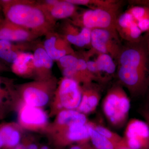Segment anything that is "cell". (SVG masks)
<instances>
[{
    "label": "cell",
    "mask_w": 149,
    "mask_h": 149,
    "mask_svg": "<svg viewBox=\"0 0 149 149\" xmlns=\"http://www.w3.org/2000/svg\"><path fill=\"white\" fill-rule=\"evenodd\" d=\"M117 74L131 94H143L149 85V52L148 45L140 41L121 48L117 58Z\"/></svg>",
    "instance_id": "cell-1"
},
{
    "label": "cell",
    "mask_w": 149,
    "mask_h": 149,
    "mask_svg": "<svg viewBox=\"0 0 149 149\" xmlns=\"http://www.w3.org/2000/svg\"><path fill=\"white\" fill-rule=\"evenodd\" d=\"M4 19L29 29L38 37L55 30L56 22L40 2L30 0H0Z\"/></svg>",
    "instance_id": "cell-2"
},
{
    "label": "cell",
    "mask_w": 149,
    "mask_h": 149,
    "mask_svg": "<svg viewBox=\"0 0 149 149\" xmlns=\"http://www.w3.org/2000/svg\"><path fill=\"white\" fill-rule=\"evenodd\" d=\"M119 8H98L77 13L70 22L75 26L91 29L108 30L118 37L116 28L118 11Z\"/></svg>",
    "instance_id": "cell-3"
},
{
    "label": "cell",
    "mask_w": 149,
    "mask_h": 149,
    "mask_svg": "<svg viewBox=\"0 0 149 149\" xmlns=\"http://www.w3.org/2000/svg\"><path fill=\"white\" fill-rule=\"evenodd\" d=\"M104 113L110 123L116 127L122 126L128 118L130 101L120 86H115L108 92L102 104Z\"/></svg>",
    "instance_id": "cell-4"
},
{
    "label": "cell",
    "mask_w": 149,
    "mask_h": 149,
    "mask_svg": "<svg viewBox=\"0 0 149 149\" xmlns=\"http://www.w3.org/2000/svg\"><path fill=\"white\" fill-rule=\"evenodd\" d=\"M56 81L51 77L27 83L19 88L24 104L41 108L49 102L50 95L54 89Z\"/></svg>",
    "instance_id": "cell-5"
},
{
    "label": "cell",
    "mask_w": 149,
    "mask_h": 149,
    "mask_svg": "<svg viewBox=\"0 0 149 149\" xmlns=\"http://www.w3.org/2000/svg\"><path fill=\"white\" fill-rule=\"evenodd\" d=\"M82 90L75 80L63 77L56 90L58 106L63 109L76 110L81 102Z\"/></svg>",
    "instance_id": "cell-6"
},
{
    "label": "cell",
    "mask_w": 149,
    "mask_h": 149,
    "mask_svg": "<svg viewBox=\"0 0 149 149\" xmlns=\"http://www.w3.org/2000/svg\"><path fill=\"white\" fill-rule=\"evenodd\" d=\"M124 141L132 149H149V128L146 123L132 119L127 124Z\"/></svg>",
    "instance_id": "cell-7"
},
{
    "label": "cell",
    "mask_w": 149,
    "mask_h": 149,
    "mask_svg": "<svg viewBox=\"0 0 149 149\" xmlns=\"http://www.w3.org/2000/svg\"><path fill=\"white\" fill-rule=\"evenodd\" d=\"M118 37L108 30L94 29L91 30V46L100 53L107 54L117 59L121 48L116 42Z\"/></svg>",
    "instance_id": "cell-8"
},
{
    "label": "cell",
    "mask_w": 149,
    "mask_h": 149,
    "mask_svg": "<svg viewBox=\"0 0 149 149\" xmlns=\"http://www.w3.org/2000/svg\"><path fill=\"white\" fill-rule=\"evenodd\" d=\"M45 36L42 45L46 52L54 61H58L67 55L75 54L71 45L55 30Z\"/></svg>",
    "instance_id": "cell-9"
},
{
    "label": "cell",
    "mask_w": 149,
    "mask_h": 149,
    "mask_svg": "<svg viewBox=\"0 0 149 149\" xmlns=\"http://www.w3.org/2000/svg\"><path fill=\"white\" fill-rule=\"evenodd\" d=\"M39 37L29 29L13 24L4 19H0V40L13 42H32Z\"/></svg>",
    "instance_id": "cell-10"
},
{
    "label": "cell",
    "mask_w": 149,
    "mask_h": 149,
    "mask_svg": "<svg viewBox=\"0 0 149 149\" xmlns=\"http://www.w3.org/2000/svg\"><path fill=\"white\" fill-rule=\"evenodd\" d=\"M118 34L129 43H136L141 40L142 32L137 20L128 10L118 15L116 22Z\"/></svg>",
    "instance_id": "cell-11"
},
{
    "label": "cell",
    "mask_w": 149,
    "mask_h": 149,
    "mask_svg": "<svg viewBox=\"0 0 149 149\" xmlns=\"http://www.w3.org/2000/svg\"><path fill=\"white\" fill-rule=\"evenodd\" d=\"M89 122L87 124L75 123L61 130L62 136L57 140L56 143L62 146L73 143H84L90 141Z\"/></svg>",
    "instance_id": "cell-12"
},
{
    "label": "cell",
    "mask_w": 149,
    "mask_h": 149,
    "mask_svg": "<svg viewBox=\"0 0 149 149\" xmlns=\"http://www.w3.org/2000/svg\"><path fill=\"white\" fill-rule=\"evenodd\" d=\"M60 34L70 44L79 47L91 46V30L81 28L80 30L70 21H65L61 25Z\"/></svg>",
    "instance_id": "cell-13"
},
{
    "label": "cell",
    "mask_w": 149,
    "mask_h": 149,
    "mask_svg": "<svg viewBox=\"0 0 149 149\" xmlns=\"http://www.w3.org/2000/svg\"><path fill=\"white\" fill-rule=\"evenodd\" d=\"M19 118L22 125L29 128H40L47 122V114L41 108L25 104L19 110Z\"/></svg>",
    "instance_id": "cell-14"
},
{
    "label": "cell",
    "mask_w": 149,
    "mask_h": 149,
    "mask_svg": "<svg viewBox=\"0 0 149 149\" xmlns=\"http://www.w3.org/2000/svg\"><path fill=\"white\" fill-rule=\"evenodd\" d=\"M33 54L35 74L39 77L38 80H44L52 77L51 73L54 61L47 53L42 45H37Z\"/></svg>",
    "instance_id": "cell-15"
},
{
    "label": "cell",
    "mask_w": 149,
    "mask_h": 149,
    "mask_svg": "<svg viewBox=\"0 0 149 149\" xmlns=\"http://www.w3.org/2000/svg\"><path fill=\"white\" fill-rule=\"evenodd\" d=\"M11 69L14 73L22 77L35 74L33 54L26 51L21 52L11 64Z\"/></svg>",
    "instance_id": "cell-16"
},
{
    "label": "cell",
    "mask_w": 149,
    "mask_h": 149,
    "mask_svg": "<svg viewBox=\"0 0 149 149\" xmlns=\"http://www.w3.org/2000/svg\"><path fill=\"white\" fill-rule=\"evenodd\" d=\"M28 45V42L15 44L7 40H0V59L12 64L21 52L27 50Z\"/></svg>",
    "instance_id": "cell-17"
},
{
    "label": "cell",
    "mask_w": 149,
    "mask_h": 149,
    "mask_svg": "<svg viewBox=\"0 0 149 149\" xmlns=\"http://www.w3.org/2000/svg\"><path fill=\"white\" fill-rule=\"evenodd\" d=\"M43 6L56 22L59 19L72 18L77 13L76 6L67 0H58L57 2L53 5Z\"/></svg>",
    "instance_id": "cell-18"
},
{
    "label": "cell",
    "mask_w": 149,
    "mask_h": 149,
    "mask_svg": "<svg viewBox=\"0 0 149 149\" xmlns=\"http://www.w3.org/2000/svg\"><path fill=\"white\" fill-rule=\"evenodd\" d=\"M0 133L3 140V149H13L21 142L20 131L15 123L0 124Z\"/></svg>",
    "instance_id": "cell-19"
},
{
    "label": "cell",
    "mask_w": 149,
    "mask_h": 149,
    "mask_svg": "<svg viewBox=\"0 0 149 149\" xmlns=\"http://www.w3.org/2000/svg\"><path fill=\"white\" fill-rule=\"evenodd\" d=\"M100 97L97 91L88 88L82 91L81 102L76 110L84 114L95 111L98 104Z\"/></svg>",
    "instance_id": "cell-20"
},
{
    "label": "cell",
    "mask_w": 149,
    "mask_h": 149,
    "mask_svg": "<svg viewBox=\"0 0 149 149\" xmlns=\"http://www.w3.org/2000/svg\"><path fill=\"white\" fill-rule=\"evenodd\" d=\"M57 123L61 130L75 123L86 124L88 123L85 114L76 110L63 109L59 113Z\"/></svg>",
    "instance_id": "cell-21"
},
{
    "label": "cell",
    "mask_w": 149,
    "mask_h": 149,
    "mask_svg": "<svg viewBox=\"0 0 149 149\" xmlns=\"http://www.w3.org/2000/svg\"><path fill=\"white\" fill-rule=\"evenodd\" d=\"M15 92L11 82L0 77V116L8 109L12 103Z\"/></svg>",
    "instance_id": "cell-22"
},
{
    "label": "cell",
    "mask_w": 149,
    "mask_h": 149,
    "mask_svg": "<svg viewBox=\"0 0 149 149\" xmlns=\"http://www.w3.org/2000/svg\"><path fill=\"white\" fill-rule=\"evenodd\" d=\"M90 141L96 149H117L120 143H116L107 139L98 133L90 125L89 123Z\"/></svg>",
    "instance_id": "cell-23"
},
{
    "label": "cell",
    "mask_w": 149,
    "mask_h": 149,
    "mask_svg": "<svg viewBox=\"0 0 149 149\" xmlns=\"http://www.w3.org/2000/svg\"><path fill=\"white\" fill-rule=\"evenodd\" d=\"M75 6H85L91 9L98 8H119L118 2L113 0H67Z\"/></svg>",
    "instance_id": "cell-24"
},
{
    "label": "cell",
    "mask_w": 149,
    "mask_h": 149,
    "mask_svg": "<svg viewBox=\"0 0 149 149\" xmlns=\"http://www.w3.org/2000/svg\"><path fill=\"white\" fill-rule=\"evenodd\" d=\"M95 62L100 72L111 74L115 72L116 65L113 58L107 54L98 53Z\"/></svg>",
    "instance_id": "cell-25"
},
{
    "label": "cell",
    "mask_w": 149,
    "mask_h": 149,
    "mask_svg": "<svg viewBox=\"0 0 149 149\" xmlns=\"http://www.w3.org/2000/svg\"><path fill=\"white\" fill-rule=\"evenodd\" d=\"M90 125L98 133L102 136L116 143H120L123 141V138L120 137L118 134L113 132L103 126L97 125L93 123L90 122Z\"/></svg>",
    "instance_id": "cell-26"
},
{
    "label": "cell",
    "mask_w": 149,
    "mask_h": 149,
    "mask_svg": "<svg viewBox=\"0 0 149 149\" xmlns=\"http://www.w3.org/2000/svg\"><path fill=\"white\" fill-rule=\"evenodd\" d=\"M79 58L75 54L67 55L58 61V64L61 69L77 68Z\"/></svg>",
    "instance_id": "cell-27"
},
{
    "label": "cell",
    "mask_w": 149,
    "mask_h": 149,
    "mask_svg": "<svg viewBox=\"0 0 149 149\" xmlns=\"http://www.w3.org/2000/svg\"><path fill=\"white\" fill-rule=\"evenodd\" d=\"M87 67L90 72L96 77L97 79L103 78L101 72L99 70L95 61L86 60Z\"/></svg>",
    "instance_id": "cell-28"
},
{
    "label": "cell",
    "mask_w": 149,
    "mask_h": 149,
    "mask_svg": "<svg viewBox=\"0 0 149 149\" xmlns=\"http://www.w3.org/2000/svg\"><path fill=\"white\" fill-rule=\"evenodd\" d=\"M69 149H96L93 146L90 145L89 143L77 144V145H72Z\"/></svg>",
    "instance_id": "cell-29"
},
{
    "label": "cell",
    "mask_w": 149,
    "mask_h": 149,
    "mask_svg": "<svg viewBox=\"0 0 149 149\" xmlns=\"http://www.w3.org/2000/svg\"><path fill=\"white\" fill-rule=\"evenodd\" d=\"M40 148L37 146V144L35 143H31V142L27 141V145L25 149H39Z\"/></svg>",
    "instance_id": "cell-30"
},
{
    "label": "cell",
    "mask_w": 149,
    "mask_h": 149,
    "mask_svg": "<svg viewBox=\"0 0 149 149\" xmlns=\"http://www.w3.org/2000/svg\"><path fill=\"white\" fill-rule=\"evenodd\" d=\"M133 2L137 3L138 6H143L149 8V1H134Z\"/></svg>",
    "instance_id": "cell-31"
},
{
    "label": "cell",
    "mask_w": 149,
    "mask_h": 149,
    "mask_svg": "<svg viewBox=\"0 0 149 149\" xmlns=\"http://www.w3.org/2000/svg\"><path fill=\"white\" fill-rule=\"evenodd\" d=\"M143 115L146 120V122L148 125L149 128V110H147L143 111Z\"/></svg>",
    "instance_id": "cell-32"
},
{
    "label": "cell",
    "mask_w": 149,
    "mask_h": 149,
    "mask_svg": "<svg viewBox=\"0 0 149 149\" xmlns=\"http://www.w3.org/2000/svg\"><path fill=\"white\" fill-rule=\"evenodd\" d=\"M27 141H24L23 142H20L16 147L13 149H25L26 145L27 143Z\"/></svg>",
    "instance_id": "cell-33"
},
{
    "label": "cell",
    "mask_w": 149,
    "mask_h": 149,
    "mask_svg": "<svg viewBox=\"0 0 149 149\" xmlns=\"http://www.w3.org/2000/svg\"><path fill=\"white\" fill-rule=\"evenodd\" d=\"M124 140V139H123ZM117 149H132L129 148V147L127 146L126 143L124 140L123 141L122 143H121L119 145Z\"/></svg>",
    "instance_id": "cell-34"
},
{
    "label": "cell",
    "mask_w": 149,
    "mask_h": 149,
    "mask_svg": "<svg viewBox=\"0 0 149 149\" xmlns=\"http://www.w3.org/2000/svg\"><path fill=\"white\" fill-rule=\"evenodd\" d=\"M8 70L7 67L4 64L2 61H0V72H4Z\"/></svg>",
    "instance_id": "cell-35"
},
{
    "label": "cell",
    "mask_w": 149,
    "mask_h": 149,
    "mask_svg": "<svg viewBox=\"0 0 149 149\" xmlns=\"http://www.w3.org/2000/svg\"><path fill=\"white\" fill-rule=\"evenodd\" d=\"M4 142L2 136L0 133V149H3Z\"/></svg>",
    "instance_id": "cell-36"
},
{
    "label": "cell",
    "mask_w": 149,
    "mask_h": 149,
    "mask_svg": "<svg viewBox=\"0 0 149 149\" xmlns=\"http://www.w3.org/2000/svg\"><path fill=\"white\" fill-rule=\"evenodd\" d=\"M39 149H51L49 148V147L47 146H43L40 148Z\"/></svg>",
    "instance_id": "cell-37"
},
{
    "label": "cell",
    "mask_w": 149,
    "mask_h": 149,
    "mask_svg": "<svg viewBox=\"0 0 149 149\" xmlns=\"http://www.w3.org/2000/svg\"><path fill=\"white\" fill-rule=\"evenodd\" d=\"M3 13L2 11V8L1 4V1H0V14H1V13Z\"/></svg>",
    "instance_id": "cell-38"
},
{
    "label": "cell",
    "mask_w": 149,
    "mask_h": 149,
    "mask_svg": "<svg viewBox=\"0 0 149 149\" xmlns=\"http://www.w3.org/2000/svg\"><path fill=\"white\" fill-rule=\"evenodd\" d=\"M147 45H148V49L149 52V38L148 40V43H147Z\"/></svg>",
    "instance_id": "cell-39"
},
{
    "label": "cell",
    "mask_w": 149,
    "mask_h": 149,
    "mask_svg": "<svg viewBox=\"0 0 149 149\" xmlns=\"http://www.w3.org/2000/svg\"><path fill=\"white\" fill-rule=\"evenodd\" d=\"M0 117H1V116H0Z\"/></svg>",
    "instance_id": "cell-40"
}]
</instances>
